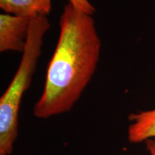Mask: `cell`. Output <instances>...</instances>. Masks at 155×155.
Segmentation results:
<instances>
[{
    "instance_id": "cell-1",
    "label": "cell",
    "mask_w": 155,
    "mask_h": 155,
    "mask_svg": "<svg viewBox=\"0 0 155 155\" xmlns=\"http://www.w3.org/2000/svg\"><path fill=\"white\" fill-rule=\"evenodd\" d=\"M60 34L48 63L44 88L33 108L38 119L69 111L96 71L101 42L92 15L71 4L64 7Z\"/></svg>"
},
{
    "instance_id": "cell-2",
    "label": "cell",
    "mask_w": 155,
    "mask_h": 155,
    "mask_svg": "<svg viewBox=\"0 0 155 155\" xmlns=\"http://www.w3.org/2000/svg\"><path fill=\"white\" fill-rule=\"evenodd\" d=\"M50 27L47 17L30 19L22 56L14 78L0 99V155H10L18 134V115L25 93L42 51L45 35Z\"/></svg>"
},
{
    "instance_id": "cell-3",
    "label": "cell",
    "mask_w": 155,
    "mask_h": 155,
    "mask_svg": "<svg viewBox=\"0 0 155 155\" xmlns=\"http://www.w3.org/2000/svg\"><path fill=\"white\" fill-rule=\"evenodd\" d=\"M30 19L10 14L0 15V52H23Z\"/></svg>"
},
{
    "instance_id": "cell-4",
    "label": "cell",
    "mask_w": 155,
    "mask_h": 155,
    "mask_svg": "<svg viewBox=\"0 0 155 155\" xmlns=\"http://www.w3.org/2000/svg\"><path fill=\"white\" fill-rule=\"evenodd\" d=\"M0 8L7 14L32 19L47 17L52 3L51 0H0Z\"/></svg>"
},
{
    "instance_id": "cell-5",
    "label": "cell",
    "mask_w": 155,
    "mask_h": 155,
    "mask_svg": "<svg viewBox=\"0 0 155 155\" xmlns=\"http://www.w3.org/2000/svg\"><path fill=\"white\" fill-rule=\"evenodd\" d=\"M128 127V139L133 144H139L155 138V108L131 114Z\"/></svg>"
},
{
    "instance_id": "cell-6",
    "label": "cell",
    "mask_w": 155,
    "mask_h": 155,
    "mask_svg": "<svg viewBox=\"0 0 155 155\" xmlns=\"http://www.w3.org/2000/svg\"><path fill=\"white\" fill-rule=\"evenodd\" d=\"M68 3L90 15H94L96 9L88 0H68Z\"/></svg>"
},
{
    "instance_id": "cell-7",
    "label": "cell",
    "mask_w": 155,
    "mask_h": 155,
    "mask_svg": "<svg viewBox=\"0 0 155 155\" xmlns=\"http://www.w3.org/2000/svg\"><path fill=\"white\" fill-rule=\"evenodd\" d=\"M146 148L150 155H155V139H147L144 141Z\"/></svg>"
}]
</instances>
